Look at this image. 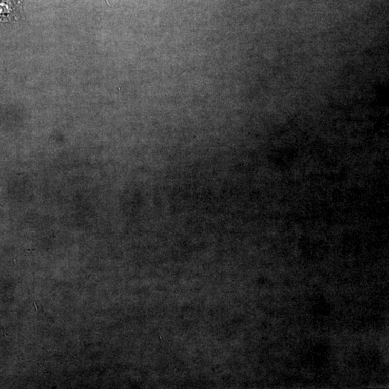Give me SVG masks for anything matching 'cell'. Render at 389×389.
<instances>
[{
	"label": "cell",
	"instance_id": "obj_1",
	"mask_svg": "<svg viewBox=\"0 0 389 389\" xmlns=\"http://www.w3.org/2000/svg\"><path fill=\"white\" fill-rule=\"evenodd\" d=\"M21 9L19 0H0V21L9 22L18 18Z\"/></svg>",
	"mask_w": 389,
	"mask_h": 389
}]
</instances>
